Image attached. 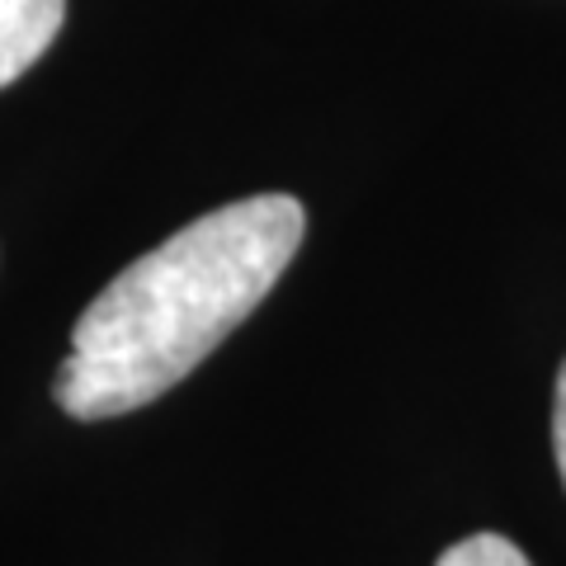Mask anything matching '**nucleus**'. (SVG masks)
Wrapping results in <instances>:
<instances>
[{"mask_svg":"<svg viewBox=\"0 0 566 566\" xmlns=\"http://www.w3.org/2000/svg\"><path fill=\"white\" fill-rule=\"evenodd\" d=\"M303 232L293 193H251L133 260L71 331L57 406L71 420H114L170 392L264 303Z\"/></svg>","mask_w":566,"mask_h":566,"instance_id":"f257e3e1","label":"nucleus"},{"mask_svg":"<svg viewBox=\"0 0 566 566\" xmlns=\"http://www.w3.org/2000/svg\"><path fill=\"white\" fill-rule=\"evenodd\" d=\"M66 0H0V91L52 48L62 33Z\"/></svg>","mask_w":566,"mask_h":566,"instance_id":"f03ea898","label":"nucleus"},{"mask_svg":"<svg viewBox=\"0 0 566 566\" xmlns=\"http://www.w3.org/2000/svg\"><path fill=\"white\" fill-rule=\"evenodd\" d=\"M434 566H534V562L501 534H472L463 543H453Z\"/></svg>","mask_w":566,"mask_h":566,"instance_id":"7ed1b4c3","label":"nucleus"},{"mask_svg":"<svg viewBox=\"0 0 566 566\" xmlns=\"http://www.w3.org/2000/svg\"><path fill=\"white\" fill-rule=\"evenodd\" d=\"M553 449H557V472L566 482V364H562L557 392H553Z\"/></svg>","mask_w":566,"mask_h":566,"instance_id":"20e7f679","label":"nucleus"}]
</instances>
